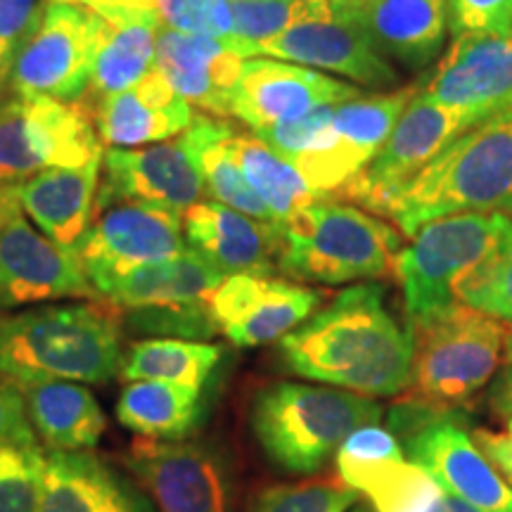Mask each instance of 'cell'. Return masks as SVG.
<instances>
[{"instance_id": "cell-32", "label": "cell", "mask_w": 512, "mask_h": 512, "mask_svg": "<svg viewBox=\"0 0 512 512\" xmlns=\"http://www.w3.org/2000/svg\"><path fill=\"white\" fill-rule=\"evenodd\" d=\"M337 475L366 496L375 512H439L444 501V489L408 456L337 465Z\"/></svg>"}, {"instance_id": "cell-21", "label": "cell", "mask_w": 512, "mask_h": 512, "mask_svg": "<svg viewBox=\"0 0 512 512\" xmlns=\"http://www.w3.org/2000/svg\"><path fill=\"white\" fill-rule=\"evenodd\" d=\"M185 247L223 275H273L283 245L280 223L261 221L221 202H197L183 214Z\"/></svg>"}, {"instance_id": "cell-34", "label": "cell", "mask_w": 512, "mask_h": 512, "mask_svg": "<svg viewBox=\"0 0 512 512\" xmlns=\"http://www.w3.org/2000/svg\"><path fill=\"white\" fill-rule=\"evenodd\" d=\"M228 147L242 176L247 178L249 188L266 204L275 223H285L297 211L318 200L302 174L294 169V164L273 152L261 138L242 136L235 131L228 140Z\"/></svg>"}, {"instance_id": "cell-17", "label": "cell", "mask_w": 512, "mask_h": 512, "mask_svg": "<svg viewBox=\"0 0 512 512\" xmlns=\"http://www.w3.org/2000/svg\"><path fill=\"white\" fill-rule=\"evenodd\" d=\"M294 62L332 72L368 88H392L399 83L394 64L384 57L354 17L335 0V10L287 29L285 34L254 43L252 57Z\"/></svg>"}, {"instance_id": "cell-37", "label": "cell", "mask_w": 512, "mask_h": 512, "mask_svg": "<svg viewBox=\"0 0 512 512\" xmlns=\"http://www.w3.org/2000/svg\"><path fill=\"white\" fill-rule=\"evenodd\" d=\"M46 453L36 444H0V512H38Z\"/></svg>"}, {"instance_id": "cell-47", "label": "cell", "mask_w": 512, "mask_h": 512, "mask_svg": "<svg viewBox=\"0 0 512 512\" xmlns=\"http://www.w3.org/2000/svg\"><path fill=\"white\" fill-rule=\"evenodd\" d=\"M57 3H69V5H83V8H91L93 12L117 8V5H138V0H57Z\"/></svg>"}, {"instance_id": "cell-39", "label": "cell", "mask_w": 512, "mask_h": 512, "mask_svg": "<svg viewBox=\"0 0 512 512\" xmlns=\"http://www.w3.org/2000/svg\"><path fill=\"white\" fill-rule=\"evenodd\" d=\"M162 29L211 38H233L230 0H138Z\"/></svg>"}, {"instance_id": "cell-24", "label": "cell", "mask_w": 512, "mask_h": 512, "mask_svg": "<svg viewBox=\"0 0 512 512\" xmlns=\"http://www.w3.org/2000/svg\"><path fill=\"white\" fill-rule=\"evenodd\" d=\"M342 5L384 57L411 69L430 64L451 29V0H344Z\"/></svg>"}, {"instance_id": "cell-43", "label": "cell", "mask_w": 512, "mask_h": 512, "mask_svg": "<svg viewBox=\"0 0 512 512\" xmlns=\"http://www.w3.org/2000/svg\"><path fill=\"white\" fill-rule=\"evenodd\" d=\"M0 444H36L22 389L5 375H0Z\"/></svg>"}, {"instance_id": "cell-28", "label": "cell", "mask_w": 512, "mask_h": 512, "mask_svg": "<svg viewBox=\"0 0 512 512\" xmlns=\"http://www.w3.org/2000/svg\"><path fill=\"white\" fill-rule=\"evenodd\" d=\"M24 406L48 451H91L100 444L107 415L88 387L69 380H24Z\"/></svg>"}, {"instance_id": "cell-40", "label": "cell", "mask_w": 512, "mask_h": 512, "mask_svg": "<svg viewBox=\"0 0 512 512\" xmlns=\"http://www.w3.org/2000/svg\"><path fill=\"white\" fill-rule=\"evenodd\" d=\"M48 0H0V95L24 46L41 27Z\"/></svg>"}, {"instance_id": "cell-30", "label": "cell", "mask_w": 512, "mask_h": 512, "mask_svg": "<svg viewBox=\"0 0 512 512\" xmlns=\"http://www.w3.org/2000/svg\"><path fill=\"white\" fill-rule=\"evenodd\" d=\"M117 420L147 439H185L202 422V392L162 380L126 382L117 401Z\"/></svg>"}, {"instance_id": "cell-51", "label": "cell", "mask_w": 512, "mask_h": 512, "mask_svg": "<svg viewBox=\"0 0 512 512\" xmlns=\"http://www.w3.org/2000/svg\"><path fill=\"white\" fill-rule=\"evenodd\" d=\"M342 3H344V0H342Z\"/></svg>"}, {"instance_id": "cell-38", "label": "cell", "mask_w": 512, "mask_h": 512, "mask_svg": "<svg viewBox=\"0 0 512 512\" xmlns=\"http://www.w3.org/2000/svg\"><path fill=\"white\" fill-rule=\"evenodd\" d=\"M358 494L344 482L275 484L259 491L249 512H349Z\"/></svg>"}, {"instance_id": "cell-2", "label": "cell", "mask_w": 512, "mask_h": 512, "mask_svg": "<svg viewBox=\"0 0 512 512\" xmlns=\"http://www.w3.org/2000/svg\"><path fill=\"white\" fill-rule=\"evenodd\" d=\"M124 358L121 311L102 299L0 311V375L105 384Z\"/></svg>"}, {"instance_id": "cell-36", "label": "cell", "mask_w": 512, "mask_h": 512, "mask_svg": "<svg viewBox=\"0 0 512 512\" xmlns=\"http://www.w3.org/2000/svg\"><path fill=\"white\" fill-rule=\"evenodd\" d=\"M456 299L512 325V219L494 252L456 285Z\"/></svg>"}, {"instance_id": "cell-11", "label": "cell", "mask_w": 512, "mask_h": 512, "mask_svg": "<svg viewBox=\"0 0 512 512\" xmlns=\"http://www.w3.org/2000/svg\"><path fill=\"white\" fill-rule=\"evenodd\" d=\"M418 91V83H411L335 105L323 138L292 162L318 200L335 197L358 171L366 169Z\"/></svg>"}, {"instance_id": "cell-18", "label": "cell", "mask_w": 512, "mask_h": 512, "mask_svg": "<svg viewBox=\"0 0 512 512\" xmlns=\"http://www.w3.org/2000/svg\"><path fill=\"white\" fill-rule=\"evenodd\" d=\"M456 418V411L439 413L403 434L408 460L420 465L444 494L479 512H512V486Z\"/></svg>"}, {"instance_id": "cell-42", "label": "cell", "mask_w": 512, "mask_h": 512, "mask_svg": "<svg viewBox=\"0 0 512 512\" xmlns=\"http://www.w3.org/2000/svg\"><path fill=\"white\" fill-rule=\"evenodd\" d=\"M406 458V451L396 441L392 430H384L377 425H363L342 441L335 453V465H356L373 463V460H396Z\"/></svg>"}, {"instance_id": "cell-13", "label": "cell", "mask_w": 512, "mask_h": 512, "mask_svg": "<svg viewBox=\"0 0 512 512\" xmlns=\"http://www.w3.org/2000/svg\"><path fill=\"white\" fill-rule=\"evenodd\" d=\"M72 252L88 283L100 292L119 275L185 252L183 216L152 204H114L100 211Z\"/></svg>"}, {"instance_id": "cell-29", "label": "cell", "mask_w": 512, "mask_h": 512, "mask_svg": "<svg viewBox=\"0 0 512 512\" xmlns=\"http://www.w3.org/2000/svg\"><path fill=\"white\" fill-rule=\"evenodd\" d=\"M98 15L110 24L91 76L86 100L93 105L105 95L121 93L136 86L145 74L155 69L157 41L162 24L143 5H117L100 10Z\"/></svg>"}, {"instance_id": "cell-1", "label": "cell", "mask_w": 512, "mask_h": 512, "mask_svg": "<svg viewBox=\"0 0 512 512\" xmlns=\"http://www.w3.org/2000/svg\"><path fill=\"white\" fill-rule=\"evenodd\" d=\"M287 373L361 396H396L411 387L413 335L375 283L347 287L323 311L278 342Z\"/></svg>"}, {"instance_id": "cell-20", "label": "cell", "mask_w": 512, "mask_h": 512, "mask_svg": "<svg viewBox=\"0 0 512 512\" xmlns=\"http://www.w3.org/2000/svg\"><path fill=\"white\" fill-rule=\"evenodd\" d=\"M55 299L100 297L72 249L55 245L17 214L0 228V309Z\"/></svg>"}, {"instance_id": "cell-33", "label": "cell", "mask_w": 512, "mask_h": 512, "mask_svg": "<svg viewBox=\"0 0 512 512\" xmlns=\"http://www.w3.org/2000/svg\"><path fill=\"white\" fill-rule=\"evenodd\" d=\"M219 344L178 337H147L131 344L121 358V380H162L200 389L219 368Z\"/></svg>"}, {"instance_id": "cell-25", "label": "cell", "mask_w": 512, "mask_h": 512, "mask_svg": "<svg viewBox=\"0 0 512 512\" xmlns=\"http://www.w3.org/2000/svg\"><path fill=\"white\" fill-rule=\"evenodd\" d=\"M38 512H157L131 479L91 451H48Z\"/></svg>"}, {"instance_id": "cell-49", "label": "cell", "mask_w": 512, "mask_h": 512, "mask_svg": "<svg viewBox=\"0 0 512 512\" xmlns=\"http://www.w3.org/2000/svg\"><path fill=\"white\" fill-rule=\"evenodd\" d=\"M505 361H512V330H510V337H508V347H505Z\"/></svg>"}, {"instance_id": "cell-26", "label": "cell", "mask_w": 512, "mask_h": 512, "mask_svg": "<svg viewBox=\"0 0 512 512\" xmlns=\"http://www.w3.org/2000/svg\"><path fill=\"white\" fill-rule=\"evenodd\" d=\"M105 155V152H102ZM102 157L86 166L46 169L19 183V204L55 245L72 249L95 216Z\"/></svg>"}, {"instance_id": "cell-5", "label": "cell", "mask_w": 512, "mask_h": 512, "mask_svg": "<svg viewBox=\"0 0 512 512\" xmlns=\"http://www.w3.org/2000/svg\"><path fill=\"white\" fill-rule=\"evenodd\" d=\"M278 268L302 283L344 285L394 275L401 235L373 211L316 200L280 223Z\"/></svg>"}, {"instance_id": "cell-45", "label": "cell", "mask_w": 512, "mask_h": 512, "mask_svg": "<svg viewBox=\"0 0 512 512\" xmlns=\"http://www.w3.org/2000/svg\"><path fill=\"white\" fill-rule=\"evenodd\" d=\"M489 406L501 418H512V361L501 373L494 375V382H491L489 389Z\"/></svg>"}, {"instance_id": "cell-50", "label": "cell", "mask_w": 512, "mask_h": 512, "mask_svg": "<svg viewBox=\"0 0 512 512\" xmlns=\"http://www.w3.org/2000/svg\"><path fill=\"white\" fill-rule=\"evenodd\" d=\"M354 512H368V510H366V508H356Z\"/></svg>"}, {"instance_id": "cell-23", "label": "cell", "mask_w": 512, "mask_h": 512, "mask_svg": "<svg viewBox=\"0 0 512 512\" xmlns=\"http://www.w3.org/2000/svg\"><path fill=\"white\" fill-rule=\"evenodd\" d=\"M91 107L100 143L124 150L181 136L195 119L190 102L169 86L157 67L136 86L105 95Z\"/></svg>"}, {"instance_id": "cell-3", "label": "cell", "mask_w": 512, "mask_h": 512, "mask_svg": "<svg viewBox=\"0 0 512 512\" xmlns=\"http://www.w3.org/2000/svg\"><path fill=\"white\" fill-rule=\"evenodd\" d=\"M456 214L512 219V112L446 145L382 211L408 238L425 223Z\"/></svg>"}, {"instance_id": "cell-8", "label": "cell", "mask_w": 512, "mask_h": 512, "mask_svg": "<svg viewBox=\"0 0 512 512\" xmlns=\"http://www.w3.org/2000/svg\"><path fill=\"white\" fill-rule=\"evenodd\" d=\"M102 157L86 100L15 98L0 102V183H24L46 169L86 166Z\"/></svg>"}, {"instance_id": "cell-46", "label": "cell", "mask_w": 512, "mask_h": 512, "mask_svg": "<svg viewBox=\"0 0 512 512\" xmlns=\"http://www.w3.org/2000/svg\"><path fill=\"white\" fill-rule=\"evenodd\" d=\"M22 214L19 204V183H0V228L10 219Z\"/></svg>"}, {"instance_id": "cell-12", "label": "cell", "mask_w": 512, "mask_h": 512, "mask_svg": "<svg viewBox=\"0 0 512 512\" xmlns=\"http://www.w3.org/2000/svg\"><path fill=\"white\" fill-rule=\"evenodd\" d=\"M159 512H233V477L219 448L138 437L126 453Z\"/></svg>"}, {"instance_id": "cell-22", "label": "cell", "mask_w": 512, "mask_h": 512, "mask_svg": "<svg viewBox=\"0 0 512 512\" xmlns=\"http://www.w3.org/2000/svg\"><path fill=\"white\" fill-rule=\"evenodd\" d=\"M245 60L233 38L159 31L155 67L185 102L216 117L230 114Z\"/></svg>"}, {"instance_id": "cell-4", "label": "cell", "mask_w": 512, "mask_h": 512, "mask_svg": "<svg viewBox=\"0 0 512 512\" xmlns=\"http://www.w3.org/2000/svg\"><path fill=\"white\" fill-rule=\"evenodd\" d=\"M380 420L382 406L370 396L306 382L268 384L249 413L264 456L292 475H316L351 432Z\"/></svg>"}, {"instance_id": "cell-31", "label": "cell", "mask_w": 512, "mask_h": 512, "mask_svg": "<svg viewBox=\"0 0 512 512\" xmlns=\"http://www.w3.org/2000/svg\"><path fill=\"white\" fill-rule=\"evenodd\" d=\"M235 133V126L228 121L195 117L192 124L181 133L185 147H188L192 162L200 171L204 181V192L214 197V202L226 204L230 209H238L242 214L254 216L261 221H273L271 211L249 188L247 178L242 176L228 140ZM275 223V221H273Z\"/></svg>"}, {"instance_id": "cell-44", "label": "cell", "mask_w": 512, "mask_h": 512, "mask_svg": "<svg viewBox=\"0 0 512 512\" xmlns=\"http://www.w3.org/2000/svg\"><path fill=\"white\" fill-rule=\"evenodd\" d=\"M475 444L512 486V418L505 420L501 430H477Z\"/></svg>"}, {"instance_id": "cell-48", "label": "cell", "mask_w": 512, "mask_h": 512, "mask_svg": "<svg viewBox=\"0 0 512 512\" xmlns=\"http://www.w3.org/2000/svg\"><path fill=\"white\" fill-rule=\"evenodd\" d=\"M439 512H479V510L472 508L470 503L460 501V498H456V496L444 494V501H441Z\"/></svg>"}, {"instance_id": "cell-19", "label": "cell", "mask_w": 512, "mask_h": 512, "mask_svg": "<svg viewBox=\"0 0 512 512\" xmlns=\"http://www.w3.org/2000/svg\"><path fill=\"white\" fill-rule=\"evenodd\" d=\"M358 95L361 91L354 83L332 79L318 69L273 57H249L230 98V114L259 133L316 107L339 105Z\"/></svg>"}, {"instance_id": "cell-7", "label": "cell", "mask_w": 512, "mask_h": 512, "mask_svg": "<svg viewBox=\"0 0 512 512\" xmlns=\"http://www.w3.org/2000/svg\"><path fill=\"white\" fill-rule=\"evenodd\" d=\"M508 221L505 214H456L415 230L394 266L408 325L456 304V285L494 252Z\"/></svg>"}, {"instance_id": "cell-16", "label": "cell", "mask_w": 512, "mask_h": 512, "mask_svg": "<svg viewBox=\"0 0 512 512\" xmlns=\"http://www.w3.org/2000/svg\"><path fill=\"white\" fill-rule=\"evenodd\" d=\"M323 294L273 275H226L209 294V313L216 330L235 347L254 349L280 342L313 316Z\"/></svg>"}, {"instance_id": "cell-6", "label": "cell", "mask_w": 512, "mask_h": 512, "mask_svg": "<svg viewBox=\"0 0 512 512\" xmlns=\"http://www.w3.org/2000/svg\"><path fill=\"white\" fill-rule=\"evenodd\" d=\"M408 328L413 335L408 399L444 411H456L458 403L494 380L512 330L503 320L458 302Z\"/></svg>"}, {"instance_id": "cell-14", "label": "cell", "mask_w": 512, "mask_h": 512, "mask_svg": "<svg viewBox=\"0 0 512 512\" xmlns=\"http://www.w3.org/2000/svg\"><path fill=\"white\" fill-rule=\"evenodd\" d=\"M204 195V181L181 136L140 150L110 147L102 155L95 216L124 202L152 204L183 216Z\"/></svg>"}, {"instance_id": "cell-41", "label": "cell", "mask_w": 512, "mask_h": 512, "mask_svg": "<svg viewBox=\"0 0 512 512\" xmlns=\"http://www.w3.org/2000/svg\"><path fill=\"white\" fill-rule=\"evenodd\" d=\"M451 29L512 36V0H451Z\"/></svg>"}, {"instance_id": "cell-10", "label": "cell", "mask_w": 512, "mask_h": 512, "mask_svg": "<svg viewBox=\"0 0 512 512\" xmlns=\"http://www.w3.org/2000/svg\"><path fill=\"white\" fill-rule=\"evenodd\" d=\"M472 124L463 114L448 110L422 95L408 102L375 157L332 200H344L373 214H382L415 176Z\"/></svg>"}, {"instance_id": "cell-27", "label": "cell", "mask_w": 512, "mask_h": 512, "mask_svg": "<svg viewBox=\"0 0 512 512\" xmlns=\"http://www.w3.org/2000/svg\"><path fill=\"white\" fill-rule=\"evenodd\" d=\"M226 278L207 259L185 247L174 259L140 266L119 275L98 292L102 302L119 311L176 309V306L207 304L209 294Z\"/></svg>"}, {"instance_id": "cell-15", "label": "cell", "mask_w": 512, "mask_h": 512, "mask_svg": "<svg viewBox=\"0 0 512 512\" xmlns=\"http://www.w3.org/2000/svg\"><path fill=\"white\" fill-rule=\"evenodd\" d=\"M420 93L472 126L512 112V36L456 34Z\"/></svg>"}, {"instance_id": "cell-9", "label": "cell", "mask_w": 512, "mask_h": 512, "mask_svg": "<svg viewBox=\"0 0 512 512\" xmlns=\"http://www.w3.org/2000/svg\"><path fill=\"white\" fill-rule=\"evenodd\" d=\"M107 29L110 24L91 8L48 0L41 27L15 60L8 91L19 98L83 100Z\"/></svg>"}, {"instance_id": "cell-35", "label": "cell", "mask_w": 512, "mask_h": 512, "mask_svg": "<svg viewBox=\"0 0 512 512\" xmlns=\"http://www.w3.org/2000/svg\"><path fill=\"white\" fill-rule=\"evenodd\" d=\"M233 43L252 57L254 43L285 34L297 24L335 10V0H230Z\"/></svg>"}]
</instances>
